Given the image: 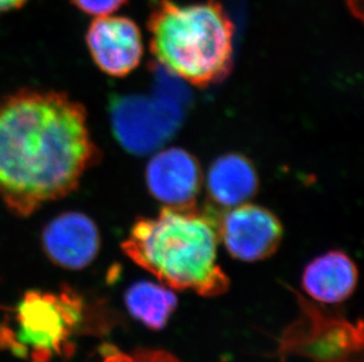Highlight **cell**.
<instances>
[{
    "label": "cell",
    "instance_id": "cell-10",
    "mask_svg": "<svg viewBox=\"0 0 364 362\" xmlns=\"http://www.w3.org/2000/svg\"><path fill=\"white\" fill-rule=\"evenodd\" d=\"M358 283V266L342 251L317 256L303 270V290L322 304L343 302L354 294Z\"/></svg>",
    "mask_w": 364,
    "mask_h": 362
},
{
    "label": "cell",
    "instance_id": "cell-1",
    "mask_svg": "<svg viewBox=\"0 0 364 362\" xmlns=\"http://www.w3.org/2000/svg\"><path fill=\"white\" fill-rule=\"evenodd\" d=\"M100 159L87 111L68 93L26 87L0 98V202L14 216L73 194Z\"/></svg>",
    "mask_w": 364,
    "mask_h": 362
},
{
    "label": "cell",
    "instance_id": "cell-5",
    "mask_svg": "<svg viewBox=\"0 0 364 362\" xmlns=\"http://www.w3.org/2000/svg\"><path fill=\"white\" fill-rule=\"evenodd\" d=\"M186 93L163 92L152 98L117 96L111 100L110 119L118 144L130 153H151L176 133L182 123Z\"/></svg>",
    "mask_w": 364,
    "mask_h": 362
},
{
    "label": "cell",
    "instance_id": "cell-15",
    "mask_svg": "<svg viewBox=\"0 0 364 362\" xmlns=\"http://www.w3.org/2000/svg\"><path fill=\"white\" fill-rule=\"evenodd\" d=\"M28 0H0V16L10 11L21 9Z\"/></svg>",
    "mask_w": 364,
    "mask_h": 362
},
{
    "label": "cell",
    "instance_id": "cell-11",
    "mask_svg": "<svg viewBox=\"0 0 364 362\" xmlns=\"http://www.w3.org/2000/svg\"><path fill=\"white\" fill-rule=\"evenodd\" d=\"M257 171L250 159L227 153L213 161L206 175V190L213 204L232 209L252 198L258 191Z\"/></svg>",
    "mask_w": 364,
    "mask_h": 362
},
{
    "label": "cell",
    "instance_id": "cell-7",
    "mask_svg": "<svg viewBox=\"0 0 364 362\" xmlns=\"http://www.w3.org/2000/svg\"><path fill=\"white\" fill-rule=\"evenodd\" d=\"M95 65L107 75L122 78L141 64L144 52L141 28L121 16L95 18L85 35Z\"/></svg>",
    "mask_w": 364,
    "mask_h": 362
},
{
    "label": "cell",
    "instance_id": "cell-16",
    "mask_svg": "<svg viewBox=\"0 0 364 362\" xmlns=\"http://www.w3.org/2000/svg\"><path fill=\"white\" fill-rule=\"evenodd\" d=\"M348 6L354 12L355 16L362 18V9H363V0H347Z\"/></svg>",
    "mask_w": 364,
    "mask_h": 362
},
{
    "label": "cell",
    "instance_id": "cell-4",
    "mask_svg": "<svg viewBox=\"0 0 364 362\" xmlns=\"http://www.w3.org/2000/svg\"><path fill=\"white\" fill-rule=\"evenodd\" d=\"M82 320V302L75 294L28 292L16 308V331L9 342L33 362H46L60 354Z\"/></svg>",
    "mask_w": 364,
    "mask_h": 362
},
{
    "label": "cell",
    "instance_id": "cell-9",
    "mask_svg": "<svg viewBox=\"0 0 364 362\" xmlns=\"http://www.w3.org/2000/svg\"><path fill=\"white\" fill-rule=\"evenodd\" d=\"M145 180L150 194L168 207L195 205L202 188V170L195 155L179 147L156 153L149 161Z\"/></svg>",
    "mask_w": 364,
    "mask_h": 362
},
{
    "label": "cell",
    "instance_id": "cell-6",
    "mask_svg": "<svg viewBox=\"0 0 364 362\" xmlns=\"http://www.w3.org/2000/svg\"><path fill=\"white\" fill-rule=\"evenodd\" d=\"M282 222L262 206L242 204L218 214V236L228 253L244 263L268 259L283 240Z\"/></svg>",
    "mask_w": 364,
    "mask_h": 362
},
{
    "label": "cell",
    "instance_id": "cell-2",
    "mask_svg": "<svg viewBox=\"0 0 364 362\" xmlns=\"http://www.w3.org/2000/svg\"><path fill=\"white\" fill-rule=\"evenodd\" d=\"M218 214L213 209L168 207L138 218L122 250L136 265L171 290L220 297L230 279L218 263Z\"/></svg>",
    "mask_w": 364,
    "mask_h": 362
},
{
    "label": "cell",
    "instance_id": "cell-8",
    "mask_svg": "<svg viewBox=\"0 0 364 362\" xmlns=\"http://www.w3.org/2000/svg\"><path fill=\"white\" fill-rule=\"evenodd\" d=\"M41 246L52 263L65 270H78L96 259L102 238L92 218L78 211H68L45 225Z\"/></svg>",
    "mask_w": 364,
    "mask_h": 362
},
{
    "label": "cell",
    "instance_id": "cell-13",
    "mask_svg": "<svg viewBox=\"0 0 364 362\" xmlns=\"http://www.w3.org/2000/svg\"><path fill=\"white\" fill-rule=\"evenodd\" d=\"M100 362H182L173 354L156 349H138L134 352H123L112 345L104 346Z\"/></svg>",
    "mask_w": 364,
    "mask_h": 362
},
{
    "label": "cell",
    "instance_id": "cell-14",
    "mask_svg": "<svg viewBox=\"0 0 364 362\" xmlns=\"http://www.w3.org/2000/svg\"><path fill=\"white\" fill-rule=\"evenodd\" d=\"M129 0H73V5L84 13L95 18L111 16Z\"/></svg>",
    "mask_w": 364,
    "mask_h": 362
},
{
    "label": "cell",
    "instance_id": "cell-12",
    "mask_svg": "<svg viewBox=\"0 0 364 362\" xmlns=\"http://www.w3.org/2000/svg\"><path fill=\"white\" fill-rule=\"evenodd\" d=\"M127 311L152 331H161L175 313L178 299L171 288L150 281H138L125 293Z\"/></svg>",
    "mask_w": 364,
    "mask_h": 362
},
{
    "label": "cell",
    "instance_id": "cell-3",
    "mask_svg": "<svg viewBox=\"0 0 364 362\" xmlns=\"http://www.w3.org/2000/svg\"><path fill=\"white\" fill-rule=\"evenodd\" d=\"M150 48L159 64L191 85L223 82L234 65L235 25L217 0H152Z\"/></svg>",
    "mask_w": 364,
    "mask_h": 362
}]
</instances>
